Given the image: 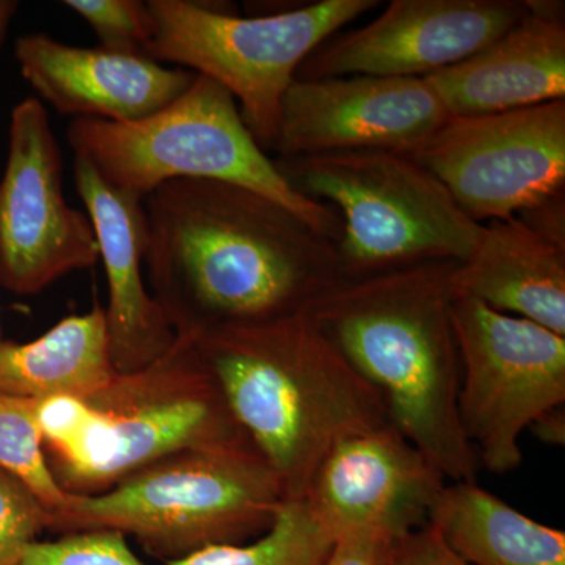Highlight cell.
Returning a JSON list of instances; mask_svg holds the SVG:
<instances>
[{
    "instance_id": "obj_3",
    "label": "cell",
    "mask_w": 565,
    "mask_h": 565,
    "mask_svg": "<svg viewBox=\"0 0 565 565\" xmlns=\"http://www.w3.org/2000/svg\"><path fill=\"white\" fill-rule=\"evenodd\" d=\"M455 262L343 280L307 313L367 384L394 427L448 482H476L478 459L460 426Z\"/></svg>"
},
{
    "instance_id": "obj_15",
    "label": "cell",
    "mask_w": 565,
    "mask_h": 565,
    "mask_svg": "<svg viewBox=\"0 0 565 565\" xmlns=\"http://www.w3.org/2000/svg\"><path fill=\"white\" fill-rule=\"evenodd\" d=\"M14 58L36 95L74 120H143L180 98L196 76L145 54L71 46L41 32L21 35Z\"/></svg>"
},
{
    "instance_id": "obj_21",
    "label": "cell",
    "mask_w": 565,
    "mask_h": 565,
    "mask_svg": "<svg viewBox=\"0 0 565 565\" xmlns=\"http://www.w3.org/2000/svg\"><path fill=\"white\" fill-rule=\"evenodd\" d=\"M333 544L303 501H285L273 526L247 544L210 546L166 565H323Z\"/></svg>"
},
{
    "instance_id": "obj_7",
    "label": "cell",
    "mask_w": 565,
    "mask_h": 565,
    "mask_svg": "<svg viewBox=\"0 0 565 565\" xmlns=\"http://www.w3.org/2000/svg\"><path fill=\"white\" fill-rule=\"evenodd\" d=\"M148 57L217 82L232 93L264 151L278 136L281 104L300 65L319 46L381 6L377 0H321L259 17L191 0H148Z\"/></svg>"
},
{
    "instance_id": "obj_11",
    "label": "cell",
    "mask_w": 565,
    "mask_h": 565,
    "mask_svg": "<svg viewBox=\"0 0 565 565\" xmlns=\"http://www.w3.org/2000/svg\"><path fill=\"white\" fill-rule=\"evenodd\" d=\"M62 170L47 110L39 98H25L11 110L0 180V285L20 296H35L99 262L87 212L63 195Z\"/></svg>"
},
{
    "instance_id": "obj_29",
    "label": "cell",
    "mask_w": 565,
    "mask_h": 565,
    "mask_svg": "<svg viewBox=\"0 0 565 565\" xmlns=\"http://www.w3.org/2000/svg\"><path fill=\"white\" fill-rule=\"evenodd\" d=\"M531 433L544 444L564 446L565 444V411L564 405L546 412L541 418L531 424Z\"/></svg>"
},
{
    "instance_id": "obj_16",
    "label": "cell",
    "mask_w": 565,
    "mask_h": 565,
    "mask_svg": "<svg viewBox=\"0 0 565 565\" xmlns=\"http://www.w3.org/2000/svg\"><path fill=\"white\" fill-rule=\"evenodd\" d=\"M74 184L106 270L109 303L104 310L115 370L134 373L169 352L177 341L145 280L148 223L143 199L114 188L81 156H74Z\"/></svg>"
},
{
    "instance_id": "obj_17",
    "label": "cell",
    "mask_w": 565,
    "mask_h": 565,
    "mask_svg": "<svg viewBox=\"0 0 565 565\" xmlns=\"http://www.w3.org/2000/svg\"><path fill=\"white\" fill-rule=\"evenodd\" d=\"M452 117L501 114L565 99V20L527 10L471 57L423 77Z\"/></svg>"
},
{
    "instance_id": "obj_24",
    "label": "cell",
    "mask_w": 565,
    "mask_h": 565,
    "mask_svg": "<svg viewBox=\"0 0 565 565\" xmlns=\"http://www.w3.org/2000/svg\"><path fill=\"white\" fill-rule=\"evenodd\" d=\"M66 9L90 25L99 46L110 51L147 55L151 40V14L140 0H63Z\"/></svg>"
},
{
    "instance_id": "obj_13",
    "label": "cell",
    "mask_w": 565,
    "mask_h": 565,
    "mask_svg": "<svg viewBox=\"0 0 565 565\" xmlns=\"http://www.w3.org/2000/svg\"><path fill=\"white\" fill-rule=\"evenodd\" d=\"M423 77L294 81L281 104L278 158L343 151L412 156L448 120Z\"/></svg>"
},
{
    "instance_id": "obj_25",
    "label": "cell",
    "mask_w": 565,
    "mask_h": 565,
    "mask_svg": "<svg viewBox=\"0 0 565 565\" xmlns=\"http://www.w3.org/2000/svg\"><path fill=\"white\" fill-rule=\"evenodd\" d=\"M51 514L36 494L0 468V565H17L50 527Z\"/></svg>"
},
{
    "instance_id": "obj_4",
    "label": "cell",
    "mask_w": 565,
    "mask_h": 565,
    "mask_svg": "<svg viewBox=\"0 0 565 565\" xmlns=\"http://www.w3.org/2000/svg\"><path fill=\"white\" fill-rule=\"evenodd\" d=\"M280 482L255 448L182 451L106 492L68 493L47 531H118L163 563L215 545L247 544L273 526Z\"/></svg>"
},
{
    "instance_id": "obj_28",
    "label": "cell",
    "mask_w": 565,
    "mask_h": 565,
    "mask_svg": "<svg viewBox=\"0 0 565 565\" xmlns=\"http://www.w3.org/2000/svg\"><path fill=\"white\" fill-rule=\"evenodd\" d=\"M565 192L550 196L545 202L535 204L530 210L520 212L515 217L522 218L527 226L542 234L561 247H565Z\"/></svg>"
},
{
    "instance_id": "obj_1",
    "label": "cell",
    "mask_w": 565,
    "mask_h": 565,
    "mask_svg": "<svg viewBox=\"0 0 565 565\" xmlns=\"http://www.w3.org/2000/svg\"><path fill=\"white\" fill-rule=\"evenodd\" d=\"M143 204L148 288L178 337L303 313L345 280L334 241L250 189L177 180Z\"/></svg>"
},
{
    "instance_id": "obj_26",
    "label": "cell",
    "mask_w": 565,
    "mask_h": 565,
    "mask_svg": "<svg viewBox=\"0 0 565 565\" xmlns=\"http://www.w3.org/2000/svg\"><path fill=\"white\" fill-rule=\"evenodd\" d=\"M384 565H471L451 548L430 523L397 539Z\"/></svg>"
},
{
    "instance_id": "obj_22",
    "label": "cell",
    "mask_w": 565,
    "mask_h": 565,
    "mask_svg": "<svg viewBox=\"0 0 565 565\" xmlns=\"http://www.w3.org/2000/svg\"><path fill=\"white\" fill-rule=\"evenodd\" d=\"M35 407L36 401L0 394V468L28 486L52 514L65 504L68 493L47 463Z\"/></svg>"
},
{
    "instance_id": "obj_8",
    "label": "cell",
    "mask_w": 565,
    "mask_h": 565,
    "mask_svg": "<svg viewBox=\"0 0 565 565\" xmlns=\"http://www.w3.org/2000/svg\"><path fill=\"white\" fill-rule=\"evenodd\" d=\"M452 323L462 433L486 470L511 473L523 460V433L565 404V337L460 292Z\"/></svg>"
},
{
    "instance_id": "obj_20",
    "label": "cell",
    "mask_w": 565,
    "mask_h": 565,
    "mask_svg": "<svg viewBox=\"0 0 565 565\" xmlns=\"http://www.w3.org/2000/svg\"><path fill=\"white\" fill-rule=\"evenodd\" d=\"M429 523L471 565H565L563 530L535 522L478 482H446Z\"/></svg>"
},
{
    "instance_id": "obj_2",
    "label": "cell",
    "mask_w": 565,
    "mask_h": 565,
    "mask_svg": "<svg viewBox=\"0 0 565 565\" xmlns=\"http://www.w3.org/2000/svg\"><path fill=\"white\" fill-rule=\"evenodd\" d=\"M192 340L285 501L303 500L340 441L393 424L382 394L307 311L214 327Z\"/></svg>"
},
{
    "instance_id": "obj_30",
    "label": "cell",
    "mask_w": 565,
    "mask_h": 565,
    "mask_svg": "<svg viewBox=\"0 0 565 565\" xmlns=\"http://www.w3.org/2000/svg\"><path fill=\"white\" fill-rule=\"evenodd\" d=\"M20 3L14 0H0V47L6 41L7 32H9L11 18L18 11Z\"/></svg>"
},
{
    "instance_id": "obj_9",
    "label": "cell",
    "mask_w": 565,
    "mask_h": 565,
    "mask_svg": "<svg viewBox=\"0 0 565 565\" xmlns=\"http://www.w3.org/2000/svg\"><path fill=\"white\" fill-rule=\"evenodd\" d=\"M85 401L98 415L102 451L84 494L178 452L253 448L192 338L177 334L169 352Z\"/></svg>"
},
{
    "instance_id": "obj_12",
    "label": "cell",
    "mask_w": 565,
    "mask_h": 565,
    "mask_svg": "<svg viewBox=\"0 0 565 565\" xmlns=\"http://www.w3.org/2000/svg\"><path fill=\"white\" fill-rule=\"evenodd\" d=\"M526 14L523 0H392L370 24L323 41L296 81L430 76L484 50Z\"/></svg>"
},
{
    "instance_id": "obj_14",
    "label": "cell",
    "mask_w": 565,
    "mask_h": 565,
    "mask_svg": "<svg viewBox=\"0 0 565 565\" xmlns=\"http://www.w3.org/2000/svg\"><path fill=\"white\" fill-rule=\"evenodd\" d=\"M446 482L390 424L334 446L302 501L334 539L367 533L394 542L429 523Z\"/></svg>"
},
{
    "instance_id": "obj_27",
    "label": "cell",
    "mask_w": 565,
    "mask_h": 565,
    "mask_svg": "<svg viewBox=\"0 0 565 565\" xmlns=\"http://www.w3.org/2000/svg\"><path fill=\"white\" fill-rule=\"evenodd\" d=\"M392 544L374 534L340 535L334 539L332 552L323 565H384Z\"/></svg>"
},
{
    "instance_id": "obj_5",
    "label": "cell",
    "mask_w": 565,
    "mask_h": 565,
    "mask_svg": "<svg viewBox=\"0 0 565 565\" xmlns=\"http://www.w3.org/2000/svg\"><path fill=\"white\" fill-rule=\"evenodd\" d=\"M66 134L74 156L140 199L170 181L228 182L282 204L334 243L343 234L332 207L297 192L282 177L248 131L232 93L200 74L180 98L143 120L76 118Z\"/></svg>"
},
{
    "instance_id": "obj_19",
    "label": "cell",
    "mask_w": 565,
    "mask_h": 565,
    "mask_svg": "<svg viewBox=\"0 0 565 565\" xmlns=\"http://www.w3.org/2000/svg\"><path fill=\"white\" fill-rule=\"evenodd\" d=\"M106 310L73 315L29 343L0 341V394L43 401L92 396L117 375Z\"/></svg>"
},
{
    "instance_id": "obj_18",
    "label": "cell",
    "mask_w": 565,
    "mask_h": 565,
    "mask_svg": "<svg viewBox=\"0 0 565 565\" xmlns=\"http://www.w3.org/2000/svg\"><path fill=\"white\" fill-rule=\"evenodd\" d=\"M456 292L565 337V247L520 217L484 223L473 253L457 264Z\"/></svg>"
},
{
    "instance_id": "obj_10",
    "label": "cell",
    "mask_w": 565,
    "mask_h": 565,
    "mask_svg": "<svg viewBox=\"0 0 565 565\" xmlns=\"http://www.w3.org/2000/svg\"><path fill=\"white\" fill-rule=\"evenodd\" d=\"M484 225L565 192V99L452 117L412 154Z\"/></svg>"
},
{
    "instance_id": "obj_31",
    "label": "cell",
    "mask_w": 565,
    "mask_h": 565,
    "mask_svg": "<svg viewBox=\"0 0 565 565\" xmlns=\"http://www.w3.org/2000/svg\"><path fill=\"white\" fill-rule=\"evenodd\" d=\"M3 338H2V330H0V341H2Z\"/></svg>"
},
{
    "instance_id": "obj_23",
    "label": "cell",
    "mask_w": 565,
    "mask_h": 565,
    "mask_svg": "<svg viewBox=\"0 0 565 565\" xmlns=\"http://www.w3.org/2000/svg\"><path fill=\"white\" fill-rule=\"evenodd\" d=\"M17 565H147L118 531H77L33 542Z\"/></svg>"
},
{
    "instance_id": "obj_6",
    "label": "cell",
    "mask_w": 565,
    "mask_h": 565,
    "mask_svg": "<svg viewBox=\"0 0 565 565\" xmlns=\"http://www.w3.org/2000/svg\"><path fill=\"white\" fill-rule=\"evenodd\" d=\"M297 192L340 215L345 280L433 262L463 263L484 225L412 156L343 151L274 159Z\"/></svg>"
}]
</instances>
